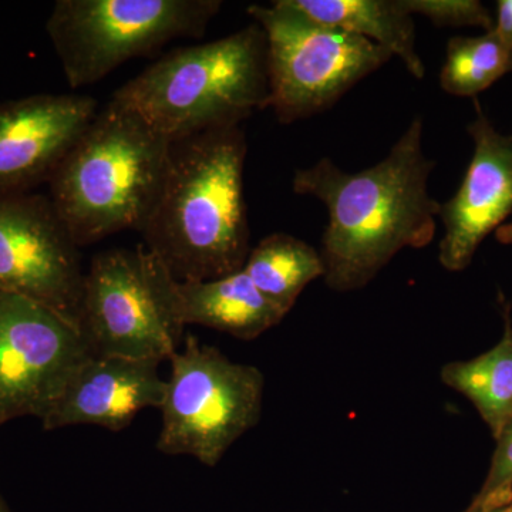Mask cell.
Returning a JSON list of instances; mask_svg holds the SVG:
<instances>
[{"label": "cell", "instance_id": "cell-19", "mask_svg": "<svg viewBox=\"0 0 512 512\" xmlns=\"http://www.w3.org/2000/svg\"><path fill=\"white\" fill-rule=\"evenodd\" d=\"M495 440L490 470L480 491L463 512H495L507 507L512 498V419Z\"/></svg>", "mask_w": 512, "mask_h": 512}, {"label": "cell", "instance_id": "cell-6", "mask_svg": "<svg viewBox=\"0 0 512 512\" xmlns=\"http://www.w3.org/2000/svg\"><path fill=\"white\" fill-rule=\"evenodd\" d=\"M221 8V0H57L46 32L79 89L173 40L200 39Z\"/></svg>", "mask_w": 512, "mask_h": 512}, {"label": "cell", "instance_id": "cell-17", "mask_svg": "<svg viewBox=\"0 0 512 512\" xmlns=\"http://www.w3.org/2000/svg\"><path fill=\"white\" fill-rule=\"evenodd\" d=\"M244 272L256 289L289 313L309 284L325 276L322 256L302 239L276 232L251 248Z\"/></svg>", "mask_w": 512, "mask_h": 512}, {"label": "cell", "instance_id": "cell-22", "mask_svg": "<svg viewBox=\"0 0 512 512\" xmlns=\"http://www.w3.org/2000/svg\"><path fill=\"white\" fill-rule=\"evenodd\" d=\"M495 238H497V241L501 242V244L512 247V221L504 222V224L495 231Z\"/></svg>", "mask_w": 512, "mask_h": 512}, {"label": "cell", "instance_id": "cell-14", "mask_svg": "<svg viewBox=\"0 0 512 512\" xmlns=\"http://www.w3.org/2000/svg\"><path fill=\"white\" fill-rule=\"evenodd\" d=\"M178 296L185 326H204L239 340L259 338L288 315L256 289L244 269L210 281L178 282Z\"/></svg>", "mask_w": 512, "mask_h": 512}, {"label": "cell", "instance_id": "cell-12", "mask_svg": "<svg viewBox=\"0 0 512 512\" xmlns=\"http://www.w3.org/2000/svg\"><path fill=\"white\" fill-rule=\"evenodd\" d=\"M474 106L476 119L467 127L473 158L454 197L440 205L439 261L448 272L467 269L484 239L512 212V136L494 127L480 101L474 99Z\"/></svg>", "mask_w": 512, "mask_h": 512}, {"label": "cell", "instance_id": "cell-7", "mask_svg": "<svg viewBox=\"0 0 512 512\" xmlns=\"http://www.w3.org/2000/svg\"><path fill=\"white\" fill-rule=\"evenodd\" d=\"M247 12L266 35L268 109L282 124L332 109L393 57L365 37L308 18L289 0L252 5Z\"/></svg>", "mask_w": 512, "mask_h": 512}, {"label": "cell", "instance_id": "cell-4", "mask_svg": "<svg viewBox=\"0 0 512 512\" xmlns=\"http://www.w3.org/2000/svg\"><path fill=\"white\" fill-rule=\"evenodd\" d=\"M268 43L258 23L180 47L124 83L113 97L170 141L242 126L269 107Z\"/></svg>", "mask_w": 512, "mask_h": 512}, {"label": "cell", "instance_id": "cell-5", "mask_svg": "<svg viewBox=\"0 0 512 512\" xmlns=\"http://www.w3.org/2000/svg\"><path fill=\"white\" fill-rule=\"evenodd\" d=\"M79 329L93 355L168 360L185 329L178 282L146 245L100 252L84 274Z\"/></svg>", "mask_w": 512, "mask_h": 512}, {"label": "cell", "instance_id": "cell-13", "mask_svg": "<svg viewBox=\"0 0 512 512\" xmlns=\"http://www.w3.org/2000/svg\"><path fill=\"white\" fill-rule=\"evenodd\" d=\"M160 365L154 359L90 356L42 420L43 429L90 424L126 430L143 410L160 409L167 386Z\"/></svg>", "mask_w": 512, "mask_h": 512}, {"label": "cell", "instance_id": "cell-25", "mask_svg": "<svg viewBox=\"0 0 512 512\" xmlns=\"http://www.w3.org/2000/svg\"><path fill=\"white\" fill-rule=\"evenodd\" d=\"M495 512H504L503 510H498V511H495Z\"/></svg>", "mask_w": 512, "mask_h": 512}, {"label": "cell", "instance_id": "cell-16", "mask_svg": "<svg viewBox=\"0 0 512 512\" xmlns=\"http://www.w3.org/2000/svg\"><path fill=\"white\" fill-rule=\"evenodd\" d=\"M498 305L504 329L493 348L441 369L443 383L473 404L494 439L512 419V303L500 292Z\"/></svg>", "mask_w": 512, "mask_h": 512}, {"label": "cell", "instance_id": "cell-23", "mask_svg": "<svg viewBox=\"0 0 512 512\" xmlns=\"http://www.w3.org/2000/svg\"><path fill=\"white\" fill-rule=\"evenodd\" d=\"M0 512H12L8 504L5 503V500H3L2 495H0Z\"/></svg>", "mask_w": 512, "mask_h": 512}, {"label": "cell", "instance_id": "cell-9", "mask_svg": "<svg viewBox=\"0 0 512 512\" xmlns=\"http://www.w3.org/2000/svg\"><path fill=\"white\" fill-rule=\"evenodd\" d=\"M82 332L45 303L0 288V426L43 420L89 359Z\"/></svg>", "mask_w": 512, "mask_h": 512}, {"label": "cell", "instance_id": "cell-11", "mask_svg": "<svg viewBox=\"0 0 512 512\" xmlns=\"http://www.w3.org/2000/svg\"><path fill=\"white\" fill-rule=\"evenodd\" d=\"M99 103L84 94H32L0 103V195L47 183Z\"/></svg>", "mask_w": 512, "mask_h": 512}, {"label": "cell", "instance_id": "cell-1", "mask_svg": "<svg viewBox=\"0 0 512 512\" xmlns=\"http://www.w3.org/2000/svg\"><path fill=\"white\" fill-rule=\"evenodd\" d=\"M434 167L417 117L380 163L360 173L340 170L329 157L295 171L293 191L318 198L328 210L319 251L328 288L359 291L404 248L433 241L441 205L427 188Z\"/></svg>", "mask_w": 512, "mask_h": 512}, {"label": "cell", "instance_id": "cell-10", "mask_svg": "<svg viewBox=\"0 0 512 512\" xmlns=\"http://www.w3.org/2000/svg\"><path fill=\"white\" fill-rule=\"evenodd\" d=\"M84 274L50 197L0 195V288L45 303L79 328Z\"/></svg>", "mask_w": 512, "mask_h": 512}, {"label": "cell", "instance_id": "cell-24", "mask_svg": "<svg viewBox=\"0 0 512 512\" xmlns=\"http://www.w3.org/2000/svg\"><path fill=\"white\" fill-rule=\"evenodd\" d=\"M503 511L504 512H512V498H511L510 503H508L507 507L503 508Z\"/></svg>", "mask_w": 512, "mask_h": 512}, {"label": "cell", "instance_id": "cell-18", "mask_svg": "<svg viewBox=\"0 0 512 512\" xmlns=\"http://www.w3.org/2000/svg\"><path fill=\"white\" fill-rule=\"evenodd\" d=\"M512 72V47L494 30L481 36L451 37L440 73L441 89L457 97H473Z\"/></svg>", "mask_w": 512, "mask_h": 512}, {"label": "cell", "instance_id": "cell-2", "mask_svg": "<svg viewBox=\"0 0 512 512\" xmlns=\"http://www.w3.org/2000/svg\"><path fill=\"white\" fill-rule=\"evenodd\" d=\"M247 153L242 126L171 141L163 194L141 237L175 281H210L244 268L251 252Z\"/></svg>", "mask_w": 512, "mask_h": 512}, {"label": "cell", "instance_id": "cell-3", "mask_svg": "<svg viewBox=\"0 0 512 512\" xmlns=\"http://www.w3.org/2000/svg\"><path fill=\"white\" fill-rule=\"evenodd\" d=\"M171 141L137 110L111 99L49 181L50 200L83 248L120 231L143 232L170 168Z\"/></svg>", "mask_w": 512, "mask_h": 512}, {"label": "cell", "instance_id": "cell-21", "mask_svg": "<svg viewBox=\"0 0 512 512\" xmlns=\"http://www.w3.org/2000/svg\"><path fill=\"white\" fill-rule=\"evenodd\" d=\"M493 30L504 43L512 47V0H498Z\"/></svg>", "mask_w": 512, "mask_h": 512}, {"label": "cell", "instance_id": "cell-15", "mask_svg": "<svg viewBox=\"0 0 512 512\" xmlns=\"http://www.w3.org/2000/svg\"><path fill=\"white\" fill-rule=\"evenodd\" d=\"M316 22L346 30L400 57L416 79L426 74L416 49V26L404 0H289Z\"/></svg>", "mask_w": 512, "mask_h": 512}, {"label": "cell", "instance_id": "cell-8", "mask_svg": "<svg viewBox=\"0 0 512 512\" xmlns=\"http://www.w3.org/2000/svg\"><path fill=\"white\" fill-rule=\"evenodd\" d=\"M168 360L170 379L158 409L163 416L158 451L218 466L229 448L261 421L264 373L232 362L192 335Z\"/></svg>", "mask_w": 512, "mask_h": 512}, {"label": "cell", "instance_id": "cell-20", "mask_svg": "<svg viewBox=\"0 0 512 512\" xmlns=\"http://www.w3.org/2000/svg\"><path fill=\"white\" fill-rule=\"evenodd\" d=\"M412 15H421L436 26L463 28L478 26L485 32L494 29V16L478 0H404Z\"/></svg>", "mask_w": 512, "mask_h": 512}]
</instances>
